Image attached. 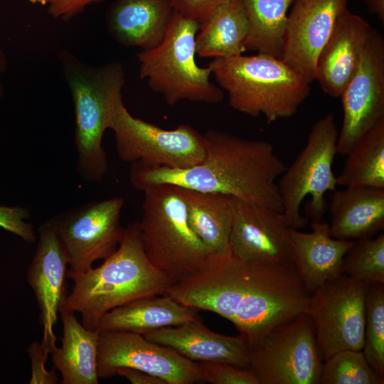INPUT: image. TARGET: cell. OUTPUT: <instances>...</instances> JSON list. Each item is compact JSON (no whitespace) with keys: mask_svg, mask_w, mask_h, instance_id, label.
Listing matches in <instances>:
<instances>
[{"mask_svg":"<svg viewBox=\"0 0 384 384\" xmlns=\"http://www.w3.org/2000/svg\"><path fill=\"white\" fill-rule=\"evenodd\" d=\"M199 28L198 22L174 10L163 41L137 55L140 78L169 105L183 100L215 104L223 99V90L210 80V67H199L196 62Z\"/></svg>","mask_w":384,"mask_h":384,"instance_id":"cell-7","label":"cell"},{"mask_svg":"<svg viewBox=\"0 0 384 384\" xmlns=\"http://www.w3.org/2000/svg\"><path fill=\"white\" fill-rule=\"evenodd\" d=\"M368 286L341 274L316 289L304 310L312 319L323 360L343 350L362 351Z\"/></svg>","mask_w":384,"mask_h":384,"instance_id":"cell-11","label":"cell"},{"mask_svg":"<svg viewBox=\"0 0 384 384\" xmlns=\"http://www.w3.org/2000/svg\"><path fill=\"white\" fill-rule=\"evenodd\" d=\"M205 156L198 164L173 169L133 162L129 179L140 191L167 183L202 192L228 195L282 212L277 179L287 166L265 141L248 140L208 130Z\"/></svg>","mask_w":384,"mask_h":384,"instance_id":"cell-2","label":"cell"},{"mask_svg":"<svg viewBox=\"0 0 384 384\" xmlns=\"http://www.w3.org/2000/svg\"><path fill=\"white\" fill-rule=\"evenodd\" d=\"M30 218V212L25 207L0 206V227L32 244L37 235L33 225L25 220Z\"/></svg>","mask_w":384,"mask_h":384,"instance_id":"cell-33","label":"cell"},{"mask_svg":"<svg viewBox=\"0 0 384 384\" xmlns=\"http://www.w3.org/2000/svg\"><path fill=\"white\" fill-rule=\"evenodd\" d=\"M60 60L74 103L77 171L85 181H99L108 169L102 137L122 97L124 70L116 61L90 66L65 50L60 53Z\"/></svg>","mask_w":384,"mask_h":384,"instance_id":"cell-4","label":"cell"},{"mask_svg":"<svg viewBox=\"0 0 384 384\" xmlns=\"http://www.w3.org/2000/svg\"><path fill=\"white\" fill-rule=\"evenodd\" d=\"M98 331L99 378L114 377L119 368H129L157 376L166 384L203 383L198 362L188 360L169 347L137 333Z\"/></svg>","mask_w":384,"mask_h":384,"instance_id":"cell-13","label":"cell"},{"mask_svg":"<svg viewBox=\"0 0 384 384\" xmlns=\"http://www.w3.org/2000/svg\"><path fill=\"white\" fill-rule=\"evenodd\" d=\"M230 0H170L174 10L180 15L203 25L222 4Z\"/></svg>","mask_w":384,"mask_h":384,"instance_id":"cell-35","label":"cell"},{"mask_svg":"<svg viewBox=\"0 0 384 384\" xmlns=\"http://www.w3.org/2000/svg\"><path fill=\"white\" fill-rule=\"evenodd\" d=\"M294 0H242L250 21L245 50L282 59L288 10Z\"/></svg>","mask_w":384,"mask_h":384,"instance_id":"cell-27","label":"cell"},{"mask_svg":"<svg viewBox=\"0 0 384 384\" xmlns=\"http://www.w3.org/2000/svg\"><path fill=\"white\" fill-rule=\"evenodd\" d=\"M104 0H52L48 13L55 18L68 21L82 11L86 6Z\"/></svg>","mask_w":384,"mask_h":384,"instance_id":"cell-36","label":"cell"},{"mask_svg":"<svg viewBox=\"0 0 384 384\" xmlns=\"http://www.w3.org/2000/svg\"><path fill=\"white\" fill-rule=\"evenodd\" d=\"M250 357L260 384H319L324 360L305 311L275 326Z\"/></svg>","mask_w":384,"mask_h":384,"instance_id":"cell-9","label":"cell"},{"mask_svg":"<svg viewBox=\"0 0 384 384\" xmlns=\"http://www.w3.org/2000/svg\"><path fill=\"white\" fill-rule=\"evenodd\" d=\"M292 263L310 295L324 282L342 273L343 259L353 244L330 234L329 224L312 221L311 231L290 228Z\"/></svg>","mask_w":384,"mask_h":384,"instance_id":"cell-20","label":"cell"},{"mask_svg":"<svg viewBox=\"0 0 384 384\" xmlns=\"http://www.w3.org/2000/svg\"><path fill=\"white\" fill-rule=\"evenodd\" d=\"M231 198V255L251 263L293 264L291 228L282 212Z\"/></svg>","mask_w":384,"mask_h":384,"instance_id":"cell-15","label":"cell"},{"mask_svg":"<svg viewBox=\"0 0 384 384\" xmlns=\"http://www.w3.org/2000/svg\"><path fill=\"white\" fill-rule=\"evenodd\" d=\"M179 188L189 225L211 254H231L229 239L233 221L230 196Z\"/></svg>","mask_w":384,"mask_h":384,"instance_id":"cell-25","label":"cell"},{"mask_svg":"<svg viewBox=\"0 0 384 384\" xmlns=\"http://www.w3.org/2000/svg\"><path fill=\"white\" fill-rule=\"evenodd\" d=\"M52 0H28L31 3L33 4H41V5H47L50 3Z\"/></svg>","mask_w":384,"mask_h":384,"instance_id":"cell-40","label":"cell"},{"mask_svg":"<svg viewBox=\"0 0 384 384\" xmlns=\"http://www.w3.org/2000/svg\"><path fill=\"white\" fill-rule=\"evenodd\" d=\"M369 12L375 15L382 22L384 21V0H366Z\"/></svg>","mask_w":384,"mask_h":384,"instance_id":"cell-38","label":"cell"},{"mask_svg":"<svg viewBox=\"0 0 384 384\" xmlns=\"http://www.w3.org/2000/svg\"><path fill=\"white\" fill-rule=\"evenodd\" d=\"M250 21L242 0L220 6L201 26L196 37V53L202 58H223L245 52Z\"/></svg>","mask_w":384,"mask_h":384,"instance_id":"cell-26","label":"cell"},{"mask_svg":"<svg viewBox=\"0 0 384 384\" xmlns=\"http://www.w3.org/2000/svg\"><path fill=\"white\" fill-rule=\"evenodd\" d=\"M341 271L367 286L384 284V234L353 242L343 257Z\"/></svg>","mask_w":384,"mask_h":384,"instance_id":"cell-29","label":"cell"},{"mask_svg":"<svg viewBox=\"0 0 384 384\" xmlns=\"http://www.w3.org/2000/svg\"><path fill=\"white\" fill-rule=\"evenodd\" d=\"M362 351L343 350L324 361L319 384H383Z\"/></svg>","mask_w":384,"mask_h":384,"instance_id":"cell-30","label":"cell"},{"mask_svg":"<svg viewBox=\"0 0 384 384\" xmlns=\"http://www.w3.org/2000/svg\"><path fill=\"white\" fill-rule=\"evenodd\" d=\"M169 347L195 362H220L250 369V350L239 334L226 336L208 329L199 317L176 326H167L144 335Z\"/></svg>","mask_w":384,"mask_h":384,"instance_id":"cell-19","label":"cell"},{"mask_svg":"<svg viewBox=\"0 0 384 384\" xmlns=\"http://www.w3.org/2000/svg\"><path fill=\"white\" fill-rule=\"evenodd\" d=\"M142 191L139 225L143 248L173 284L193 274L211 253L189 225L178 186L155 184Z\"/></svg>","mask_w":384,"mask_h":384,"instance_id":"cell-6","label":"cell"},{"mask_svg":"<svg viewBox=\"0 0 384 384\" xmlns=\"http://www.w3.org/2000/svg\"><path fill=\"white\" fill-rule=\"evenodd\" d=\"M348 0H294L287 16L282 60L309 83L319 54Z\"/></svg>","mask_w":384,"mask_h":384,"instance_id":"cell-16","label":"cell"},{"mask_svg":"<svg viewBox=\"0 0 384 384\" xmlns=\"http://www.w3.org/2000/svg\"><path fill=\"white\" fill-rule=\"evenodd\" d=\"M362 351L372 368L384 378V284L368 288Z\"/></svg>","mask_w":384,"mask_h":384,"instance_id":"cell-31","label":"cell"},{"mask_svg":"<svg viewBox=\"0 0 384 384\" xmlns=\"http://www.w3.org/2000/svg\"><path fill=\"white\" fill-rule=\"evenodd\" d=\"M173 13L170 0H117L109 10L107 27L120 44L148 50L163 41Z\"/></svg>","mask_w":384,"mask_h":384,"instance_id":"cell-21","label":"cell"},{"mask_svg":"<svg viewBox=\"0 0 384 384\" xmlns=\"http://www.w3.org/2000/svg\"><path fill=\"white\" fill-rule=\"evenodd\" d=\"M63 336L60 348L51 352L61 384H98L97 358L99 331L85 327L74 313L61 312Z\"/></svg>","mask_w":384,"mask_h":384,"instance_id":"cell-24","label":"cell"},{"mask_svg":"<svg viewBox=\"0 0 384 384\" xmlns=\"http://www.w3.org/2000/svg\"><path fill=\"white\" fill-rule=\"evenodd\" d=\"M27 353L31 362L29 383L57 384L59 381L57 369L53 366L50 370H48L45 367L48 354L51 353L50 348L43 341H34L31 343Z\"/></svg>","mask_w":384,"mask_h":384,"instance_id":"cell-34","label":"cell"},{"mask_svg":"<svg viewBox=\"0 0 384 384\" xmlns=\"http://www.w3.org/2000/svg\"><path fill=\"white\" fill-rule=\"evenodd\" d=\"M116 375L126 378L132 384H166L164 380L157 376L134 368H119Z\"/></svg>","mask_w":384,"mask_h":384,"instance_id":"cell-37","label":"cell"},{"mask_svg":"<svg viewBox=\"0 0 384 384\" xmlns=\"http://www.w3.org/2000/svg\"><path fill=\"white\" fill-rule=\"evenodd\" d=\"M208 65L233 109L268 123L293 116L310 92V83L270 55L213 58Z\"/></svg>","mask_w":384,"mask_h":384,"instance_id":"cell-5","label":"cell"},{"mask_svg":"<svg viewBox=\"0 0 384 384\" xmlns=\"http://www.w3.org/2000/svg\"><path fill=\"white\" fill-rule=\"evenodd\" d=\"M331 235L340 240L372 238L384 228V188L347 186L329 203Z\"/></svg>","mask_w":384,"mask_h":384,"instance_id":"cell-22","label":"cell"},{"mask_svg":"<svg viewBox=\"0 0 384 384\" xmlns=\"http://www.w3.org/2000/svg\"><path fill=\"white\" fill-rule=\"evenodd\" d=\"M203 383L211 384H260L250 369L220 362H198Z\"/></svg>","mask_w":384,"mask_h":384,"instance_id":"cell-32","label":"cell"},{"mask_svg":"<svg viewBox=\"0 0 384 384\" xmlns=\"http://www.w3.org/2000/svg\"><path fill=\"white\" fill-rule=\"evenodd\" d=\"M7 68V59L0 47V97L4 94V87L2 81V77Z\"/></svg>","mask_w":384,"mask_h":384,"instance_id":"cell-39","label":"cell"},{"mask_svg":"<svg viewBox=\"0 0 384 384\" xmlns=\"http://www.w3.org/2000/svg\"><path fill=\"white\" fill-rule=\"evenodd\" d=\"M143 297L117 306L100 319L98 331H122L144 335L198 317V309L183 305L167 294Z\"/></svg>","mask_w":384,"mask_h":384,"instance_id":"cell-23","label":"cell"},{"mask_svg":"<svg viewBox=\"0 0 384 384\" xmlns=\"http://www.w3.org/2000/svg\"><path fill=\"white\" fill-rule=\"evenodd\" d=\"M338 130L334 117L328 114L313 126L306 146L277 181L282 213L290 228H304L308 218L301 212L304 199L311 200L306 214L312 221H320L327 209L325 194L336 188L333 162L336 154Z\"/></svg>","mask_w":384,"mask_h":384,"instance_id":"cell-8","label":"cell"},{"mask_svg":"<svg viewBox=\"0 0 384 384\" xmlns=\"http://www.w3.org/2000/svg\"><path fill=\"white\" fill-rule=\"evenodd\" d=\"M370 28L365 18L348 9L337 18L316 65V80L329 96L340 97L355 74Z\"/></svg>","mask_w":384,"mask_h":384,"instance_id":"cell-18","label":"cell"},{"mask_svg":"<svg viewBox=\"0 0 384 384\" xmlns=\"http://www.w3.org/2000/svg\"><path fill=\"white\" fill-rule=\"evenodd\" d=\"M68 278L73 287L60 313H79L82 324L92 330L111 309L137 299L166 294L172 284L146 257L138 221L124 228L117 249L100 266L83 272L68 269Z\"/></svg>","mask_w":384,"mask_h":384,"instance_id":"cell-3","label":"cell"},{"mask_svg":"<svg viewBox=\"0 0 384 384\" xmlns=\"http://www.w3.org/2000/svg\"><path fill=\"white\" fill-rule=\"evenodd\" d=\"M37 245L27 272V281L40 310L43 342L53 351L54 326L67 296L68 261L64 248L48 220L38 228ZM52 352V351H51Z\"/></svg>","mask_w":384,"mask_h":384,"instance_id":"cell-17","label":"cell"},{"mask_svg":"<svg viewBox=\"0 0 384 384\" xmlns=\"http://www.w3.org/2000/svg\"><path fill=\"white\" fill-rule=\"evenodd\" d=\"M122 197L92 201L48 220L66 253L70 270L86 272L115 252L124 229Z\"/></svg>","mask_w":384,"mask_h":384,"instance_id":"cell-12","label":"cell"},{"mask_svg":"<svg viewBox=\"0 0 384 384\" xmlns=\"http://www.w3.org/2000/svg\"><path fill=\"white\" fill-rule=\"evenodd\" d=\"M166 294L229 320L250 350L275 326L304 311L309 298L293 264L251 263L231 254H210Z\"/></svg>","mask_w":384,"mask_h":384,"instance_id":"cell-1","label":"cell"},{"mask_svg":"<svg viewBox=\"0 0 384 384\" xmlns=\"http://www.w3.org/2000/svg\"><path fill=\"white\" fill-rule=\"evenodd\" d=\"M338 185L384 188V119L348 152Z\"/></svg>","mask_w":384,"mask_h":384,"instance_id":"cell-28","label":"cell"},{"mask_svg":"<svg viewBox=\"0 0 384 384\" xmlns=\"http://www.w3.org/2000/svg\"><path fill=\"white\" fill-rule=\"evenodd\" d=\"M340 97L343 116L336 154L347 155L384 119V39L371 27L359 65Z\"/></svg>","mask_w":384,"mask_h":384,"instance_id":"cell-14","label":"cell"},{"mask_svg":"<svg viewBox=\"0 0 384 384\" xmlns=\"http://www.w3.org/2000/svg\"><path fill=\"white\" fill-rule=\"evenodd\" d=\"M110 129L118 156L127 162L185 169L200 163L205 156L203 134L188 124L168 130L135 117L122 97L115 103Z\"/></svg>","mask_w":384,"mask_h":384,"instance_id":"cell-10","label":"cell"}]
</instances>
